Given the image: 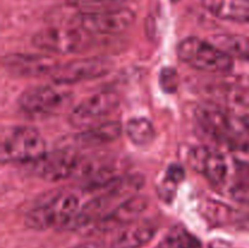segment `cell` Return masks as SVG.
Wrapping results in <instances>:
<instances>
[{
    "instance_id": "7c38bea8",
    "label": "cell",
    "mask_w": 249,
    "mask_h": 248,
    "mask_svg": "<svg viewBox=\"0 0 249 248\" xmlns=\"http://www.w3.org/2000/svg\"><path fill=\"white\" fill-rule=\"evenodd\" d=\"M189 164L192 169L206 177L211 184L219 186L226 181L229 165L220 151L209 146H195L189 151Z\"/></svg>"
},
{
    "instance_id": "5b68a950",
    "label": "cell",
    "mask_w": 249,
    "mask_h": 248,
    "mask_svg": "<svg viewBox=\"0 0 249 248\" xmlns=\"http://www.w3.org/2000/svg\"><path fill=\"white\" fill-rule=\"evenodd\" d=\"M180 61L206 73H229L233 68V58L211 40L190 36L178 45Z\"/></svg>"
},
{
    "instance_id": "e0dca14e",
    "label": "cell",
    "mask_w": 249,
    "mask_h": 248,
    "mask_svg": "<svg viewBox=\"0 0 249 248\" xmlns=\"http://www.w3.org/2000/svg\"><path fill=\"white\" fill-rule=\"evenodd\" d=\"M157 232V226L151 221L134 223L112 242L109 248H141L150 242Z\"/></svg>"
},
{
    "instance_id": "ac0fdd59",
    "label": "cell",
    "mask_w": 249,
    "mask_h": 248,
    "mask_svg": "<svg viewBox=\"0 0 249 248\" xmlns=\"http://www.w3.org/2000/svg\"><path fill=\"white\" fill-rule=\"evenodd\" d=\"M209 40L220 48L230 57L249 63V36L242 34H215Z\"/></svg>"
},
{
    "instance_id": "3957f363",
    "label": "cell",
    "mask_w": 249,
    "mask_h": 248,
    "mask_svg": "<svg viewBox=\"0 0 249 248\" xmlns=\"http://www.w3.org/2000/svg\"><path fill=\"white\" fill-rule=\"evenodd\" d=\"M46 142L33 126L12 125L0 135V159L6 163H36L46 155Z\"/></svg>"
},
{
    "instance_id": "8fae6325",
    "label": "cell",
    "mask_w": 249,
    "mask_h": 248,
    "mask_svg": "<svg viewBox=\"0 0 249 248\" xmlns=\"http://www.w3.org/2000/svg\"><path fill=\"white\" fill-rule=\"evenodd\" d=\"M112 68V63L102 57L77 58L60 65L51 74L57 85H72L85 80L104 77Z\"/></svg>"
},
{
    "instance_id": "ffe728a7",
    "label": "cell",
    "mask_w": 249,
    "mask_h": 248,
    "mask_svg": "<svg viewBox=\"0 0 249 248\" xmlns=\"http://www.w3.org/2000/svg\"><path fill=\"white\" fill-rule=\"evenodd\" d=\"M185 179V170L181 164L173 163L165 169L164 175L160 179V185L157 187L160 198L164 203H172L174 197L177 196V191L179 185Z\"/></svg>"
},
{
    "instance_id": "ba28073f",
    "label": "cell",
    "mask_w": 249,
    "mask_h": 248,
    "mask_svg": "<svg viewBox=\"0 0 249 248\" xmlns=\"http://www.w3.org/2000/svg\"><path fill=\"white\" fill-rule=\"evenodd\" d=\"M135 14L125 6L97 12H78L72 23L87 31L91 35H114L123 33L134 23Z\"/></svg>"
},
{
    "instance_id": "4fadbf2b",
    "label": "cell",
    "mask_w": 249,
    "mask_h": 248,
    "mask_svg": "<svg viewBox=\"0 0 249 248\" xmlns=\"http://www.w3.org/2000/svg\"><path fill=\"white\" fill-rule=\"evenodd\" d=\"M2 65L10 74L19 78H34L53 74L60 62L50 55L41 53H7Z\"/></svg>"
},
{
    "instance_id": "30bf717a",
    "label": "cell",
    "mask_w": 249,
    "mask_h": 248,
    "mask_svg": "<svg viewBox=\"0 0 249 248\" xmlns=\"http://www.w3.org/2000/svg\"><path fill=\"white\" fill-rule=\"evenodd\" d=\"M83 164L84 159L77 150L65 147L46 153L41 159L36 162V168L41 179L56 182L78 175Z\"/></svg>"
},
{
    "instance_id": "9a60e30c",
    "label": "cell",
    "mask_w": 249,
    "mask_h": 248,
    "mask_svg": "<svg viewBox=\"0 0 249 248\" xmlns=\"http://www.w3.org/2000/svg\"><path fill=\"white\" fill-rule=\"evenodd\" d=\"M214 17L236 23H249V0H202Z\"/></svg>"
},
{
    "instance_id": "6da1fadb",
    "label": "cell",
    "mask_w": 249,
    "mask_h": 248,
    "mask_svg": "<svg viewBox=\"0 0 249 248\" xmlns=\"http://www.w3.org/2000/svg\"><path fill=\"white\" fill-rule=\"evenodd\" d=\"M79 197L67 190L48 191L27 212L24 223L33 230H67L80 209Z\"/></svg>"
},
{
    "instance_id": "2e32d148",
    "label": "cell",
    "mask_w": 249,
    "mask_h": 248,
    "mask_svg": "<svg viewBox=\"0 0 249 248\" xmlns=\"http://www.w3.org/2000/svg\"><path fill=\"white\" fill-rule=\"evenodd\" d=\"M122 133H123V126L121 122L106 121L82 130V133L75 136V141L84 147H96V146L113 142L121 138Z\"/></svg>"
},
{
    "instance_id": "7402d4cb",
    "label": "cell",
    "mask_w": 249,
    "mask_h": 248,
    "mask_svg": "<svg viewBox=\"0 0 249 248\" xmlns=\"http://www.w3.org/2000/svg\"><path fill=\"white\" fill-rule=\"evenodd\" d=\"M68 4L78 12H97L124 6V0H68Z\"/></svg>"
},
{
    "instance_id": "7a4b0ae2",
    "label": "cell",
    "mask_w": 249,
    "mask_h": 248,
    "mask_svg": "<svg viewBox=\"0 0 249 248\" xmlns=\"http://www.w3.org/2000/svg\"><path fill=\"white\" fill-rule=\"evenodd\" d=\"M141 185L142 180L138 177H118L116 181L105 187L106 190L104 192L96 195L88 203L80 207L79 212L67 230L74 231L87 226H94L116 207L126 201L129 197L134 196Z\"/></svg>"
},
{
    "instance_id": "d6986e66",
    "label": "cell",
    "mask_w": 249,
    "mask_h": 248,
    "mask_svg": "<svg viewBox=\"0 0 249 248\" xmlns=\"http://www.w3.org/2000/svg\"><path fill=\"white\" fill-rule=\"evenodd\" d=\"M124 131L129 140L136 146H147L156 139V129L152 122L143 117L129 119Z\"/></svg>"
},
{
    "instance_id": "8992f818",
    "label": "cell",
    "mask_w": 249,
    "mask_h": 248,
    "mask_svg": "<svg viewBox=\"0 0 249 248\" xmlns=\"http://www.w3.org/2000/svg\"><path fill=\"white\" fill-rule=\"evenodd\" d=\"M92 35L72 23L67 26H49L34 34L32 43L39 50L56 55H71L87 50Z\"/></svg>"
},
{
    "instance_id": "d4e9b609",
    "label": "cell",
    "mask_w": 249,
    "mask_h": 248,
    "mask_svg": "<svg viewBox=\"0 0 249 248\" xmlns=\"http://www.w3.org/2000/svg\"><path fill=\"white\" fill-rule=\"evenodd\" d=\"M209 248H233V247L226 246V245H224V243H221V245H219V243H211Z\"/></svg>"
},
{
    "instance_id": "5bb4252c",
    "label": "cell",
    "mask_w": 249,
    "mask_h": 248,
    "mask_svg": "<svg viewBox=\"0 0 249 248\" xmlns=\"http://www.w3.org/2000/svg\"><path fill=\"white\" fill-rule=\"evenodd\" d=\"M147 204L148 201L146 197L134 195L123 203L119 204L118 207H116L99 223L91 226V230L95 232H109V231L131 225L140 218Z\"/></svg>"
},
{
    "instance_id": "cb8c5ba5",
    "label": "cell",
    "mask_w": 249,
    "mask_h": 248,
    "mask_svg": "<svg viewBox=\"0 0 249 248\" xmlns=\"http://www.w3.org/2000/svg\"><path fill=\"white\" fill-rule=\"evenodd\" d=\"M73 248H102L101 243L99 242H87V243H82V245H78Z\"/></svg>"
},
{
    "instance_id": "44dd1931",
    "label": "cell",
    "mask_w": 249,
    "mask_h": 248,
    "mask_svg": "<svg viewBox=\"0 0 249 248\" xmlns=\"http://www.w3.org/2000/svg\"><path fill=\"white\" fill-rule=\"evenodd\" d=\"M156 248H201V243L182 226H174Z\"/></svg>"
},
{
    "instance_id": "603a6c76",
    "label": "cell",
    "mask_w": 249,
    "mask_h": 248,
    "mask_svg": "<svg viewBox=\"0 0 249 248\" xmlns=\"http://www.w3.org/2000/svg\"><path fill=\"white\" fill-rule=\"evenodd\" d=\"M160 85L167 94H174L179 88V75L172 67H164L160 73Z\"/></svg>"
},
{
    "instance_id": "52a82bcc",
    "label": "cell",
    "mask_w": 249,
    "mask_h": 248,
    "mask_svg": "<svg viewBox=\"0 0 249 248\" xmlns=\"http://www.w3.org/2000/svg\"><path fill=\"white\" fill-rule=\"evenodd\" d=\"M72 95L67 90L53 85L28 88L18 99V107L29 117H49L62 112L71 104Z\"/></svg>"
},
{
    "instance_id": "277c9868",
    "label": "cell",
    "mask_w": 249,
    "mask_h": 248,
    "mask_svg": "<svg viewBox=\"0 0 249 248\" xmlns=\"http://www.w3.org/2000/svg\"><path fill=\"white\" fill-rule=\"evenodd\" d=\"M195 118L203 131L231 145L240 146L241 139L249 135V116L236 114L218 105H199L195 109Z\"/></svg>"
},
{
    "instance_id": "9c48e42d",
    "label": "cell",
    "mask_w": 249,
    "mask_h": 248,
    "mask_svg": "<svg viewBox=\"0 0 249 248\" xmlns=\"http://www.w3.org/2000/svg\"><path fill=\"white\" fill-rule=\"evenodd\" d=\"M119 106L117 94L111 91H101L91 95L73 107L68 116V122L74 128L82 130L106 122Z\"/></svg>"
}]
</instances>
